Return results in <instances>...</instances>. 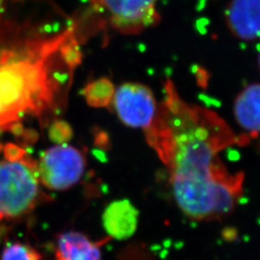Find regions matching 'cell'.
Masks as SVG:
<instances>
[{
	"mask_svg": "<svg viewBox=\"0 0 260 260\" xmlns=\"http://www.w3.org/2000/svg\"><path fill=\"white\" fill-rule=\"evenodd\" d=\"M145 135L167 169L176 203L187 217L214 220L233 211L244 175L229 171L220 152L248 143L249 136H236L217 113L185 102L171 80L164 83V99Z\"/></svg>",
	"mask_w": 260,
	"mask_h": 260,
	"instance_id": "cell-1",
	"label": "cell"
},
{
	"mask_svg": "<svg viewBox=\"0 0 260 260\" xmlns=\"http://www.w3.org/2000/svg\"><path fill=\"white\" fill-rule=\"evenodd\" d=\"M79 60L74 26L0 20V131L57 114Z\"/></svg>",
	"mask_w": 260,
	"mask_h": 260,
	"instance_id": "cell-2",
	"label": "cell"
},
{
	"mask_svg": "<svg viewBox=\"0 0 260 260\" xmlns=\"http://www.w3.org/2000/svg\"><path fill=\"white\" fill-rule=\"evenodd\" d=\"M37 164L19 152L0 162V221L28 213L39 194Z\"/></svg>",
	"mask_w": 260,
	"mask_h": 260,
	"instance_id": "cell-3",
	"label": "cell"
},
{
	"mask_svg": "<svg viewBox=\"0 0 260 260\" xmlns=\"http://www.w3.org/2000/svg\"><path fill=\"white\" fill-rule=\"evenodd\" d=\"M86 167L83 153L70 145L54 146L44 151L37 164L39 181L53 191H63L76 184Z\"/></svg>",
	"mask_w": 260,
	"mask_h": 260,
	"instance_id": "cell-4",
	"label": "cell"
},
{
	"mask_svg": "<svg viewBox=\"0 0 260 260\" xmlns=\"http://www.w3.org/2000/svg\"><path fill=\"white\" fill-rule=\"evenodd\" d=\"M112 27L123 34H138L160 21L158 0H90Z\"/></svg>",
	"mask_w": 260,
	"mask_h": 260,
	"instance_id": "cell-5",
	"label": "cell"
},
{
	"mask_svg": "<svg viewBox=\"0 0 260 260\" xmlns=\"http://www.w3.org/2000/svg\"><path fill=\"white\" fill-rule=\"evenodd\" d=\"M111 102L119 119L129 127L146 131L155 120L158 110L155 96L143 84H122L113 93Z\"/></svg>",
	"mask_w": 260,
	"mask_h": 260,
	"instance_id": "cell-6",
	"label": "cell"
},
{
	"mask_svg": "<svg viewBox=\"0 0 260 260\" xmlns=\"http://www.w3.org/2000/svg\"><path fill=\"white\" fill-rule=\"evenodd\" d=\"M225 21L233 36L244 41L260 39V0H232Z\"/></svg>",
	"mask_w": 260,
	"mask_h": 260,
	"instance_id": "cell-7",
	"label": "cell"
},
{
	"mask_svg": "<svg viewBox=\"0 0 260 260\" xmlns=\"http://www.w3.org/2000/svg\"><path fill=\"white\" fill-rule=\"evenodd\" d=\"M233 109L235 120L249 137L260 134V83L247 86L236 96Z\"/></svg>",
	"mask_w": 260,
	"mask_h": 260,
	"instance_id": "cell-8",
	"label": "cell"
},
{
	"mask_svg": "<svg viewBox=\"0 0 260 260\" xmlns=\"http://www.w3.org/2000/svg\"><path fill=\"white\" fill-rule=\"evenodd\" d=\"M55 255L57 260H102L100 244L77 232H67L58 237Z\"/></svg>",
	"mask_w": 260,
	"mask_h": 260,
	"instance_id": "cell-9",
	"label": "cell"
},
{
	"mask_svg": "<svg viewBox=\"0 0 260 260\" xmlns=\"http://www.w3.org/2000/svg\"><path fill=\"white\" fill-rule=\"evenodd\" d=\"M137 223V212L128 201L114 202L103 213V225L113 238L124 239L134 233Z\"/></svg>",
	"mask_w": 260,
	"mask_h": 260,
	"instance_id": "cell-10",
	"label": "cell"
},
{
	"mask_svg": "<svg viewBox=\"0 0 260 260\" xmlns=\"http://www.w3.org/2000/svg\"><path fill=\"white\" fill-rule=\"evenodd\" d=\"M1 260H42V256L27 245L12 243L4 249Z\"/></svg>",
	"mask_w": 260,
	"mask_h": 260,
	"instance_id": "cell-11",
	"label": "cell"
},
{
	"mask_svg": "<svg viewBox=\"0 0 260 260\" xmlns=\"http://www.w3.org/2000/svg\"><path fill=\"white\" fill-rule=\"evenodd\" d=\"M258 68H259V71H260V52H259V55H258Z\"/></svg>",
	"mask_w": 260,
	"mask_h": 260,
	"instance_id": "cell-12",
	"label": "cell"
}]
</instances>
